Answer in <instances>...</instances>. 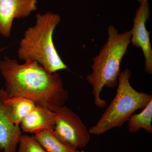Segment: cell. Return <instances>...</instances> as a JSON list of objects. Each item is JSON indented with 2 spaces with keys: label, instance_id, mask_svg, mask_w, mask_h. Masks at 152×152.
Returning a JSON list of instances; mask_svg holds the SVG:
<instances>
[{
  "label": "cell",
  "instance_id": "cell-13",
  "mask_svg": "<svg viewBox=\"0 0 152 152\" xmlns=\"http://www.w3.org/2000/svg\"><path fill=\"white\" fill-rule=\"evenodd\" d=\"M17 152H46L34 136L23 135L21 137Z\"/></svg>",
  "mask_w": 152,
  "mask_h": 152
},
{
  "label": "cell",
  "instance_id": "cell-10",
  "mask_svg": "<svg viewBox=\"0 0 152 152\" xmlns=\"http://www.w3.org/2000/svg\"><path fill=\"white\" fill-rule=\"evenodd\" d=\"M34 136L46 152H72L76 150L63 142L54 130L41 131L35 134Z\"/></svg>",
  "mask_w": 152,
  "mask_h": 152
},
{
  "label": "cell",
  "instance_id": "cell-9",
  "mask_svg": "<svg viewBox=\"0 0 152 152\" xmlns=\"http://www.w3.org/2000/svg\"><path fill=\"white\" fill-rule=\"evenodd\" d=\"M20 125L23 132L34 134L45 130H54L56 115L46 107L36 105Z\"/></svg>",
  "mask_w": 152,
  "mask_h": 152
},
{
  "label": "cell",
  "instance_id": "cell-16",
  "mask_svg": "<svg viewBox=\"0 0 152 152\" xmlns=\"http://www.w3.org/2000/svg\"><path fill=\"white\" fill-rule=\"evenodd\" d=\"M4 48H2L1 49V50H0V51H1L2 50H4Z\"/></svg>",
  "mask_w": 152,
  "mask_h": 152
},
{
  "label": "cell",
  "instance_id": "cell-1",
  "mask_svg": "<svg viewBox=\"0 0 152 152\" xmlns=\"http://www.w3.org/2000/svg\"><path fill=\"white\" fill-rule=\"evenodd\" d=\"M0 73L9 97L27 98L53 112L64 106L69 99L59 74L48 72L35 61L28 60L21 64L4 57L0 61Z\"/></svg>",
  "mask_w": 152,
  "mask_h": 152
},
{
  "label": "cell",
  "instance_id": "cell-7",
  "mask_svg": "<svg viewBox=\"0 0 152 152\" xmlns=\"http://www.w3.org/2000/svg\"><path fill=\"white\" fill-rule=\"evenodd\" d=\"M150 11L148 3L140 4L134 18V24L130 31L131 43L134 46L141 48L145 57V70L152 74V49L150 42V32L145 24L149 18Z\"/></svg>",
  "mask_w": 152,
  "mask_h": 152
},
{
  "label": "cell",
  "instance_id": "cell-2",
  "mask_svg": "<svg viewBox=\"0 0 152 152\" xmlns=\"http://www.w3.org/2000/svg\"><path fill=\"white\" fill-rule=\"evenodd\" d=\"M107 32V39L99 54L93 58L92 71L86 77L92 87L95 104L99 108L107 105L101 97L104 87L114 88L118 85L121 63L131 43L130 31L120 34L113 26H110Z\"/></svg>",
  "mask_w": 152,
  "mask_h": 152
},
{
  "label": "cell",
  "instance_id": "cell-12",
  "mask_svg": "<svg viewBox=\"0 0 152 152\" xmlns=\"http://www.w3.org/2000/svg\"><path fill=\"white\" fill-rule=\"evenodd\" d=\"M8 102L10 106L13 121L18 125L36 106L33 101L22 97H9Z\"/></svg>",
  "mask_w": 152,
  "mask_h": 152
},
{
  "label": "cell",
  "instance_id": "cell-4",
  "mask_svg": "<svg viewBox=\"0 0 152 152\" xmlns=\"http://www.w3.org/2000/svg\"><path fill=\"white\" fill-rule=\"evenodd\" d=\"M131 72L126 68L118 77L116 94L97 122L88 130L91 134L100 135L129 121L139 109H143L152 100V96L139 92L131 86Z\"/></svg>",
  "mask_w": 152,
  "mask_h": 152
},
{
  "label": "cell",
  "instance_id": "cell-6",
  "mask_svg": "<svg viewBox=\"0 0 152 152\" xmlns=\"http://www.w3.org/2000/svg\"><path fill=\"white\" fill-rule=\"evenodd\" d=\"M9 96L3 88L0 89V150L3 152H16L22 135L20 125L12 118Z\"/></svg>",
  "mask_w": 152,
  "mask_h": 152
},
{
  "label": "cell",
  "instance_id": "cell-8",
  "mask_svg": "<svg viewBox=\"0 0 152 152\" xmlns=\"http://www.w3.org/2000/svg\"><path fill=\"white\" fill-rule=\"evenodd\" d=\"M37 4V0H0V34L10 37L14 20L28 17Z\"/></svg>",
  "mask_w": 152,
  "mask_h": 152
},
{
  "label": "cell",
  "instance_id": "cell-3",
  "mask_svg": "<svg viewBox=\"0 0 152 152\" xmlns=\"http://www.w3.org/2000/svg\"><path fill=\"white\" fill-rule=\"evenodd\" d=\"M35 24L26 30L19 44L18 56L22 61L37 62L52 73L66 69L53 42L55 28L61 21V17L51 12L38 13Z\"/></svg>",
  "mask_w": 152,
  "mask_h": 152
},
{
  "label": "cell",
  "instance_id": "cell-15",
  "mask_svg": "<svg viewBox=\"0 0 152 152\" xmlns=\"http://www.w3.org/2000/svg\"><path fill=\"white\" fill-rule=\"evenodd\" d=\"M72 152H85V151H78L77 150H75V151H73Z\"/></svg>",
  "mask_w": 152,
  "mask_h": 152
},
{
  "label": "cell",
  "instance_id": "cell-5",
  "mask_svg": "<svg viewBox=\"0 0 152 152\" xmlns=\"http://www.w3.org/2000/svg\"><path fill=\"white\" fill-rule=\"evenodd\" d=\"M54 132L63 142L75 150L86 146L91 134L80 118L72 110L62 106L54 111Z\"/></svg>",
  "mask_w": 152,
  "mask_h": 152
},
{
  "label": "cell",
  "instance_id": "cell-14",
  "mask_svg": "<svg viewBox=\"0 0 152 152\" xmlns=\"http://www.w3.org/2000/svg\"><path fill=\"white\" fill-rule=\"evenodd\" d=\"M140 4H145L148 3V0H137Z\"/></svg>",
  "mask_w": 152,
  "mask_h": 152
},
{
  "label": "cell",
  "instance_id": "cell-11",
  "mask_svg": "<svg viewBox=\"0 0 152 152\" xmlns=\"http://www.w3.org/2000/svg\"><path fill=\"white\" fill-rule=\"evenodd\" d=\"M129 132L137 133L141 129L149 134L152 133V100L141 113L133 114L128 121Z\"/></svg>",
  "mask_w": 152,
  "mask_h": 152
}]
</instances>
